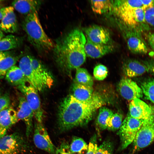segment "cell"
I'll use <instances>...</instances> for the list:
<instances>
[{
    "mask_svg": "<svg viewBox=\"0 0 154 154\" xmlns=\"http://www.w3.org/2000/svg\"><path fill=\"white\" fill-rule=\"evenodd\" d=\"M98 95L94 94L86 102L79 101L72 95L63 98L58 106L57 125L60 132L86 125L92 119L96 110L103 104Z\"/></svg>",
    "mask_w": 154,
    "mask_h": 154,
    "instance_id": "cell-1",
    "label": "cell"
},
{
    "mask_svg": "<svg viewBox=\"0 0 154 154\" xmlns=\"http://www.w3.org/2000/svg\"><path fill=\"white\" fill-rule=\"evenodd\" d=\"M86 39L82 31L74 29L59 39L55 44V61L62 71L77 69L85 62V46Z\"/></svg>",
    "mask_w": 154,
    "mask_h": 154,
    "instance_id": "cell-2",
    "label": "cell"
},
{
    "mask_svg": "<svg viewBox=\"0 0 154 154\" xmlns=\"http://www.w3.org/2000/svg\"><path fill=\"white\" fill-rule=\"evenodd\" d=\"M144 0H116L112 10L122 25L142 33L149 30L144 15Z\"/></svg>",
    "mask_w": 154,
    "mask_h": 154,
    "instance_id": "cell-3",
    "label": "cell"
},
{
    "mask_svg": "<svg viewBox=\"0 0 154 154\" xmlns=\"http://www.w3.org/2000/svg\"><path fill=\"white\" fill-rule=\"evenodd\" d=\"M22 27L29 42L38 51L45 52L53 49L55 44L44 31L37 11L26 15Z\"/></svg>",
    "mask_w": 154,
    "mask_h": 154,
    "instance_id": "cell-4",
    "label": "cell"
},
{
    "mask_svg": "<svg viewBox=\"0 0 154 154\" xmlns=\"http://www.w3.org/2000/svg\"><path fill=\"white\" fill-rule=\"evenodd\" d=\"M144 120L133 118L129 114L125 117L117 133L120 138L122 149L126 148L133 142Z\"/></svg>",
    "mask_w": 154,
    "mask_h": 154,
    "instance_id": "cell-5",
    "label": "cell"
},
{
    "mask_svg": "<svg viewBox=\"0 0 154 154\" xmlns=\"http://www.w3.org/2000/svg\"><path fill=\"white\" fill-rule=\"evenodd\" d=\"M28 148L24 137L17 132L5 135L0 139V154H23Z\"/></svg>",
    "mask_w": 154,
    "mask_h": 154,
    "instance_id": "cell-6",
    "label": "cell"
},
{
    "mask_svg": "<svg viewBox=\"0 0 154 154\" xmlns=\"http://www.w3.org/2000/svg\"><path fill=\"white\" fill-rule=\"evenodd\" d=\"M122 27L123 35L129 50L135 54H147L149 48L141 33L123 25Z\"/></svg>",
    "mask_w": 154,
    "mask_h": 154,
    "instance_id": "cell-7",
    "label": "cell"
},
{
    "mask_svg": "<svg viewBox=\"0 0 154 154\" xmlns=\"http://www.w3.org/2000/svg\"><path fill=\"white\" fill-rule=\"evenodd\" d=\"M18 87L32 110L37 122L42 123L44 113L38 91L29 82Z\"/></svg>",
    "mask_w": 154,
    "mask_h": 154,
    "instance_id": "cell-8",
    "label": "cell"
},
{
    "mask_svg": "<svg viewBox=\"0 0 154 154\" xmlns=\"http://www.w3.org/2000/svg\"><path fill=\"white\" fill-rule=\"evenodd\" d=\"M154 141V115L144 119L133 141L135 148L145 147Z\"/></svg>",
    "mask_w": 154,
    "mask_h": 154,
    "instance_id": "cell-9",
    "label": "cell"
},
{
    "mask_svg": "<svg viewBox=\"0 0 154 154\" xmlns=\"http://www.w3.org/2000/svg\"><path fill=\"white\" fill-rule=\"evenodd\" d=\"M33 141L38 148L51 154H55L56 148L42 123L37 121L34 124Z\"/></svg>",
    "mask_w": 154,
    "mask_h": 154,
    "instance_id": "cell-10",
    "label": "cell"
},
{
    "mask_svg": "<svg viewBox=\"0 0 154 154\" xmlns=\"http://www.w3.org/2000/svg\"><path fill=\"white\" fill-rule=\"evenodd\" d=\"M86 37L94 43L103 45H111L112 39L110 32L105 28L94 25L85 28Z\"/></svg>",
    "mask_w": 154,
    "mask_h": 154,
    "instance_id": "cell-11",
    "label": "cell"
},
{
    "mask_svg": "<svg viewBox=\"0 0 154 154\" xmlns=\"http://www.w3.org/2000/svg\"><path fill=\"white\" fill-rule=\"evenodd\" d=\"M19 65L29 83L38 91H41L44 89L45 87L32 67L30 55H26L21 57Z\"/></svg>",
    "mask_w": 154,
    "mask_h": 154,
    "instance_id": "cell-12",
    "label": "cell"
},
{
    "mask_svg": "<svg viewBox=\"0 0 154 154\" xmlns=\"http://www.w3.org/2000/svg\"><path fill=\"white\" fill-rule=\"evenodd\" d=\"M118 89L121 95L124 98L132 100L139 99L143 96L142 90L136 82L130 79L123 78L120 81Z\"/></svg>",
    "mask_w": 154,
    "mask_h": 154,
    "instance_id": "cell-13",
    "label": "cell"
},
{
    "mask_svg": "<svg viewBox=\"0 0 154 154\" xmlns=\"http://www.w3.org/2000/svg\"><path fill=\"white\" fill-rule=\"evenodd\" d=\"M16 113L18 119L24 122L26 125V135L27 137H29L32 132L33 119L34 116L33 111L24 96H21L19 98Z\"/></svg>",
    "mask_w": 154,
    "mask_h": 154,
    "instance_id": "cell-14",
    "label": "cell"
},
{
    "mask_svg": "<svg viewBox=\"0 0 154 154\" xmlns=\"http://www.w3.org/2000/svg\"><path fill=\"white\" fill-rule=\"evenodd\" d=\"M129 114L138 119H145L154 115V109L139 99L131 101L129 106Z\"/></svg>",
    "mask_w": 154,
    "mask_h": 154,
    "instance_id": "cell-15",
    "label": "cell"
},
{
    "mask_svg": "<svg viewBox=\"0 0 154 154\" xmlns=\"http://www.w3.org/2000/svg\"><path fill=\"white\" fill-rule=\"evenodd\" d=\"M30 57L32 67L39 78L45 88H51L54 80L50 72L40 60L33 56Z\"/></svg>",
    "mask_w": 154,
    "mask_h": 154,
    "instance_id": "cell-16",
    "label": "cell"
},
{
    "mask_svg": "<svg viewBox=\"0 0 154 154\" xmlns=\"http://www.w3.org/2000/svg\"><path fill=\"white\" fill-rule=\"evenodd\" d=\"M125 74L129 77L141 76L149 72V69L144 61L141 62L134 59H129L125 61L123 66Z\"/></svg>",
    "mask_w": 154,
    "mask_h": 154,
    "instance_id": "cell-17",
    "label": "cell"
},
{
    "mask_svg": "<svg viewBox=\"0 0 154 154\" xmlns=\"http://www.w3.org/2000/svg\"><path fill=\"white\" fill-rule=\"evenodd\" d=\"M85 50L86 56L94 58H98L112 52L114 47L111 45L96 44L86 37Z\"/></svg>",
    "mask_w": 154,
    "mask_h": 154,
    "instance_id": "cell-18",
    "label": "cell"
},
{
    "mask_svg": "<svg viewBox=\"0 0 154 154\" xmlns=\"http://www.w3.org/2000/svg\"><path fill=\"white\" fill-rule=\"evenodd\" d=\"M42 3V1L33 0H15L12 6L19 13L26 15L37 11Z\"/></svg>",
    "mask_w": 154,
    "mask_h": 154,
    "instance_id": "cell-19",
    "label": "cell"
},
{
    "mask_svg": "<svg viewBox=\"0 0 154 154\" xmlns=\"http://www.w3.org/2000/svg\"><path fill=\"white\" fill-rule=\"evenodd\" d=\"M0 28L7 33H13L17 32L18 25L14 9L10 6L8 11L1 20Z\"/></svg>",
    "mask_w": 154,
    "mask_h": 154,
    "instance_id": "cell-20",
    "label": "cell"
},
{
    "mask_svg": "<svg viewBox=\"0 0 154 154\" xmlns=\"http://www.w3.org/2000/svg\"><path fill=\"white\" fill-rule=\"evenodd\" d=\"M5 76L6 80L14 85L18 86L29 82L21 69L15 65L8 71Z\"/></svg>",
    "mask_w": 154,
    "mask_h": 154,
    "instance_id": "cell-21",
    "label": "cell"
},
{
    "mask_svg": "<svg viewBox=\"0 0 154 154\" xmlns=\"http://www.w3.org/2000/svg\"><path fill=\"white\" fill-rule=\"evenodd\" d=\"M72 95L79 101L86 102L92 98L93 94L92 87L81 85L74 82L73 84Z\"/></svg>",
    "mask_w": 154,
    "mask_h": 154,
    "instance_id": "cell-22",
    "label": "cell"
},
{
    "mask_svg": "<svg viewBox=\"0 0 154 154\" xmlns=\"http://www.w3.org/2000/svg\"><path fill=\"white\" fill-rule=\"evenodd\" d=\"M18 120L16 111L10 106L0 112V126L7 130Z\"/></svg>",
    "mask_w": 154,
    "mask_h": 154,
    "instance_id": "cell-23",
    "label": "cell"
},
{
    "mask_svg": "<svg viewBox=\"0 0 154 154\" xmlns=\"http://www.w3.org/2000/svg\"><path fill=\"white\" fill-rule=\"evenodd\" d=\"M23 38L12 35H7L0 40V51H7L17 48L22 44Z\"/></svg>",
    "mask_w": 154,
    "mask_h": 154,
    "instance_id": "cell-24",
    "label": "cell"
},
{
    "mask_svg": "<svg viewBox=\"0 0 154 154\" xmlns=\"http://www.w3.org/2000/svg\"><path fill=\"white\" fill-rule=\"evenodd\" d=\"M90 3L93 11L100 14L112 10L114 2L110 0H91Z\"/></svg>",
    "mask_w": 154,
    "mask_h": 154,
    "instance_id": "cell-25",
    "label": "cell"
},
{
    "mask_svg": "<svg viewBox=\"0 0 154 154\" xmlns=\"http://www.w3.org/2000/svg\"><path fill=\"white\" fill-rule=\"evenodd\" d=\"M70 149L72 154H85L88 151V145L81 138L73 137L69 145Z\"/></svg>",
    "mask_w": 154,
    "mask_h": 154,
    "instance_id": "cell-26",
    "label": "cell"
},
{
    "mask_svg": "<svg viewBox=\"0 0 154 154\" xmlns=\"http://www.w3.org/2000/svg\"><path fill=\"white\" fill-rule=\"evenodd\" d=\"M75 82L91 87H92L93 84L92 77L87 70L81 68L76 69Z\"/></svg>",
    "mask_w": 154,
    "mask_h": 154,
    "instance_id": "cell-27",
    "label": "cell"
},
{
    "mask_svg": "<svg viewBox=\"0 0 154 154\" xmlns=\"http://www.w3.org/2000/svg\"><path fill=\"white\" fill-rule=\"evenodd\" d=\"M19 58V56L11 54L0 61V78L5 76L8 71L15 65Z\"/></svg>",
    "mask_w": 154,
    "mask_h": 154,
    "instance_id": "cell-28",
    "label": "cell"
},
{
    "mask_svg": "<svg viewBox=\"0 0 154 154\" xmlns=\"http://www.w3.org/2000/svg\"><path fill=\"white\" fill-rule=\"evenodd\" d=\"M110 109L106 107H101L96 120V124L99 129L104 130L107 129L106 121L113 114Z\"/></svg>",
    "mask_w": 154,
    "mask_h": 154,
    "instance_id": "cell-29",
    "label": "cell"
},
{
    "mask_svg": "<svg viewBox=\"0 0 154 154\" xmlns=\"http://www.w3.org/2000/svg\"><path fill=\"white\" fill-rule=\"evenodd\" d=\"M141 86L146 99L154 104V78L149 79L143 82Z\"/></svg>",
    "mask_w": 154,
    "mask_h": 154,
    "instance_id": "cell-30",
    "label": "cell"
},
{
    "mask_svg": "<svg viewBox=\"0 0 154 154\" xmlns=\"http://www.w3.org/2000/svg\"><path fill=\"white\" fill-rule=\"evenodd\" d=\"M122 116L119 113L114 114L106 121L107 129L112 131L118 130L122 123Z\"/></svg>",
    "mask_w": 154,
    "mask_h": 154,
    "instance_id": "cell-31",
    "label": "cell"
},
{
    "mask_svg": "<svg viewBox=\"0 0 154 154\" xmlns=\"http://www.w3.org/2000/svg\"><path fill=\"white\" fill-rule=\"evenodd\" d=\"M108 70L107 67L104 65L99 64L94 68L93 71L95 78L98 80H102L107 76Z\"/></svg>",
    "mask_w": 154,
    "mask_h": 154,
    "instance_id": "cell-32",
    "label": "cell"
},
{
    "mask_svg": "<svg viewBox=\"0 0 154 154\" xmlns=\"http://www.w3.org/2000/svg\"><path fill=\"white\" fill-rule=\"evenodd\" d=\"M145 21L150 27L154 28V2L145 10Z\"/></svg>",
    "mask_w": 154,
    "mask_h": 154,
    "instance_id": "cell-33",
    "label": "cell"
},
{
    "mask_svg": "<svg viewBox=\"0 0 154 154\" xmlns=\"http://www.w3.org/2000/svg\"><path fill=\"white\" fill-rule=\"evenodd\" d=\"M113 145L108 140L104 141L98 147L95 154H112Z\"/></svg>",
    "mask_w": 154,
    "mask_h": 154,
    "instance_id": "cell-34",
    "label": "cell"
},
{
    "mask_svg": "<svg viewBox=\"0 0 154 154\" xmlns=\"http://www.w3.org/2000/svg\"><path fill=\"white\" fill-rule=\"evenodd\" d=\"M98 147L96 136L95 134L91 138L88 145V151L85 154H95Z\"/></svg>",
    "mask_w": 154,
    "mask_h": 154,
    "instance_id": "cell-35",
    "label": "cell"
},
{
    "mask_svg": "<svg viewBox=\"0 0 154 154\" xmlns=\"http://www.w3.org/2000/svg\"><path fill=\"white\" fill-rule=\"evenodd\" d=\"M55 154H72L71 152L69 145L66 142H63L56 148Z\"/></svg>",
    "mask_w": 154,
    "mask_h": 154,
    "instance_id": "cell-36",
    "label": "cell"
},
{
    "mask_svg": "<svg viewBox=\"0 0 154 154\" xmlns=\"http://www.w3.org/2000/svg\"><path fill=\"white\" fill-rule=\"evenodd\" d=\"M10 100L9 96L5 94L0 97V112L8 108L10 106Z\"/></svg>",
    "mask_w": 154,
    "mask_h": 154,
    "instance_id": "cell-37",
    "label": "cell"
},
{
    "mask_svg": "<svg viewBox=\"0 0 154 154\" xmlns=\"http://www.w3.org/2000/svg\"><path fill=\"white\" fill-rule=\"evenodd\" d=\"M146 37L151 49L149 54L151 56H154V32L146 34Z\"/></svg>",
    "mask_w": 154,
    "mask_h": 154,
    "instance_id": "cell-38",
    "label": "cell"
},
{
    "mask_svg": "<svg viewBox=\"0 0 154 154\" xmlns=\"http://www.w3.org/2000/svg\"><path fill=\"white\" fill-rule=\"evenodd\" d=\"M144 61L148 67L149 72L154 75V59Z\"/></svg>",
    "mask_w": 154,
    "mask_h": 154,
    "instance_id": "cell-39",
    "label": "cell"
},
{
    "mask_svg": "<svg viewBox=\"0 0 154 154\" xmlns=\"http://www.w3.org/2000/svg\"><path fill=\"white\" fill-rule=\"evenodd\" d=\"M10 6L3 7L0 8V20L2 19L8 11L9 9Z\"/></svg>",
    "mask_w": 154,
    "mask_h": 154,
    "instance_id": "cell-40",
    "label": "cell"
},
{
    "mask_svg": "<svg viewBox=\"0 0 154 154\" xmlns=\"http://www.w3.org/2000/svg\"><path fill=\"white\" fill-rule=\"evenodd\" d=\"M11 54V52L9 51H0V61L5 57Z\"/></svg>",
    "mask_w": 154,
    "mask_h": 154,
    "instance_id": "cell-41",
    "label": "cell"
},
{
    "mask_svg": "<svg viewBox=\"0 0 154 154\" xmlns=\"http://www.w3.org/2000/svg\"><path fill=\"white\" fill-rule=\"evenodd\" d=\"M7 129L0 126V139L6 134Z\"/></svg>",
    "mask_w": 154,
    "mask_h": 154,
    "instance_id": "cell-42",
    "label": "cell"
},
{
    "mask_svg": "<svg viewBox=\"0 0 154 154\" xmlns=\"http://www.w3.org/2000/svg\"><path fill=\"white\" fill-rule=\"evenodd\" d=\"M3 31L0 29V40L5 37Z\"/></svg>",
    "mask_w": 154,
    "mask_h": 154,
    "instance_id": "cell-43",
    "label": "cell"
},
{
    "mask_svg": "<svg viewBox=\"0 0 154 154\" xmlns=\"http://www.w3.org/2000/svg\"><path fill=\"white\" fill-rule=\"evenodd\" d=\"M1 4H0V8H1Z\"/></svg>",
    "mask_w": 154,
    "mask_h": 154,
    "instance_id": "cell-44",
    "label": "cell"
},
{
    "mask_svg": "<svg viewBox=\"0 0 154 154\" xmlns=\"http://www.w3.org/2000/svg\"><path fill=\"white\" fill-rule=\"evenodd\" d=\"M1 92L0 91V97L1 96Z\"/></svg>",
    "mask_w": 154,
    "mask_h": 154,
    "instance_id": "cell-45",
    "label": "cell"
},
{
    "mask_svg": "<svg viewBox=\"0 0 154 154\" xmlns=\"http://www.w3.org/2000/svg\"><path fill=\"white\" fill-rule=\"evenodd\" d=\"M2 1V0H0V2H1V1Z\"/></svg>",
    "mask_w": 154,
    "mask_h": 154,
    "instance_id": "cell-46",
    "label": "cell"
},
{
    "mask_svg": "<svg viewBox=\"0 0 154 154\" xmlns=\"http://www.w3.org/2000/svg\"></svg>",
    "mask_w": 154,
    "mask_h": 154,
    "instance_id": "cell-47",
    "label": "cell"
}]
</instances>
